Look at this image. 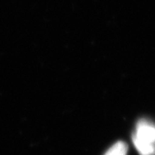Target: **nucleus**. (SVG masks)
<instances>
[{"label": "nucleus", "instance_id": "f257e3e1", "mask_svg": "<svg viewBox=\"0 0 155 155\" xmlns=\"http://www.w3.org/2000/svg\"><path fill=\"white\" fill-rule=\"evenodd\" d=\"M133 143L140 155H155V125L141 119L132 135Z\"/></svg>", "mask_w": 155, "mask_h": 155}, {"label": "nucleus", "instance_id": "f03ea898", "mask_svg": "<svg viewBox=\"0 0 155 155\" xmlns=\"http://www.w3.org/2000/svg\"><path fill=\"white\" fill-rule=\"evenodd\" d=\"M127 146L123 141H117L106 152L104 155H127Z\"/></svg>", "mask_w": 155, "mask_h": 155}]
</instances>
